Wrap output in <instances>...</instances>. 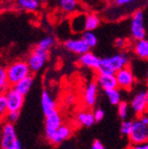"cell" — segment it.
I'll use <instances>...</instances> for the list:
<instances>
[{"label": "cell", "mask_w": 148, "mask_h": 149, "mask_svg": "<svg viewBox=\"0 0 148 149\" xmlns=\"http://www.w3.org/2000/svg\"><path fill=\"white\" fill-rule=\"evenodd\" d=\"M73 134H74V127L71 124L62 123L55 130V133L49 138L48 141L53 145H60L64 141L70 139Z\"/></svg>", "instance_id": "8fae6325"}, {"label": "cell", "mask_w": 148, "mask_h": 149, "mask_svg": "<svg viewBox=\"0 0 148 149\" xmlns=\"http://www.w3.org/2000/svg\"><path fill=\"white\" fill-rule=\"evenodd\" d=\"M4 95L7 102V108L8 111H19L21 112L23 108L25 96L16 90L13 86L8 87L4 91Z\"/></svg>", "instance_id": "30bf717a"}, {"label": "cell", "mask_w": 148, "mask_h": 149, "mask_svg": "<svg viewBox=\"0 0 148 149\" xmlns=\"http://www.w3.org/2000/svg\"><path fill=\"white\" fill-rule=\"evenodd\" d=\"M62 123L63 118L59 110H55L45 116V138L47 139V141Z\"/></svg>", "instance_id": "9c48e42d"}, {"label": "cell", "mask_w": 148, "mask_h": 149, "mask_svg": "<svg viewBox=\"0 0 148 149\" xmlns=\"http://www.w3.org/2000/svg\"><path fill=\"white\" fill-rule=\"evenodd\" d=\"M9 85L8 79H7V72H6V66H3L2 64H0V93H4Z\"/></svg>", "instance_id": "d4e9b609"}, {"label": "cell", "mask_w": 148, "mask_h": 149, "mask_svg": "<svg viewBox=\"0 0 148 149\" xmlns=\"http://www.w3.org/2000/svg\"><path fill=\"white\" fill-rule=\"evenodd\" d=\"M55 45V38L53 36H46V37H43L42 40H39L38 42L36 44V46L38 48L43 50H46V51H50L51 50L52 47Z\"/></svg>", "instance_id": "83f0119b"}, {"label": "cell", "mask_w": 148, "mask_h": 149, "mask_svg": "<svg viewBox=\"0 0 148 149\" xmlns=\"http://www.w3.org/2000/svg\"><path fill=\"white\" fill-rule=\"evenodd\" d=\"M91 149H106V148H105L104 144L101 141L95 140V141H93L92 145H91Z\"/></svg>", "instance_id": "d590c367"}, {"label": "cell", "mask_w": 148, "mask_h": 149, "mask_svg": "<svg viewBox=\"0 0 148 149\" xmlns=\"http://www.w3.org/2000/svg\"><path fill=\"white\" fill-rule=\"evenodd\" d=\"M130 149H148V141L147 142L141 143V144L131 145Z\"/></svg>", "instance_id": "e575fe53"}, {"label": "cell", "mask_w": 148, "mask_h": 149, "mask_svg": "<svg viewBox=\"0 0 148 149\" xmlns=\"http://www.w3.org/2000/svg\"><path fill=\"white\" fill-rule=\"evenodd\" d=\"M130 64V57L125 52H118L111 56L102 58L101 68L97 70V74H115L117 70L125 68Z\"/></svg>", "instance_id": "6da1fadb"}, {"label": "cell", "mask_w": 148, "mask_h": 149, "mask_svg": "<svg viewBox=\"0 0 148 149\" xmlns=\"http://www.w3.org/2000/svg\"><path fill=\"white\" fill-rule=\"evenodd\" d=\"M130 104L126 102L125 100H121L119 104L117 105V113L119 118L124 120V119H127L128 117V114H130Z\"/></svg>", "instance_id": "484cf974"}, {"label": "cell", "mask_w": 148, "mask_h": 149, "mask_svg": "<svg viewBox=\"0 0 148 149\" xmlns=\"http://www.w3.org/2000/svg\"><path fill=\"white\" fill-rule=\"evenodd\" d=\"M7 112H8V108H7V102L4 93H0V121L4 120Z\"/></svg>", "instance_id": "f546056e"}, {"label": "cell", "mask_w": 148, "mask_h": 149, "mask_svg": "<svg viewBox=\"0 0 148 149\" xmlns=\"http://www.w3.org/2000/svg\"><path fill=\"white\" fill-rule=\"evenodd\" d=\"M133 52L135 55L141 60H148V40L147 38H142V40H136L134 47H133Z\"/></svg>", "instance_id": "ac0fdd59"}, {"label": "cell", "mask_w": 148, "mask_h": 149, "mask_svg": "<svg viewBox=\"0 0 148 149\" xmlns=\"http://www.w3.org/2000/svg\"><path fill=\"white\" fill-rule=\"evenodd\" d=\"M131 145L141 144L148 141V114L138 116L134 120V126L131 135L128 136Z\"/></svg>", "instance_id": "3957f363"}, {"label": "cell", "mask_w": 148, "mask_h": 149, "mask_svg": "<svg viewBox=\"0 0 148 149\" xmlns=\"http://www.w3.org/2000/svg\"><path fill=\"white\" fill-rule=\"evenodd\" d=\"M106 93V96L109 100V102L113 106H117L119 102L122 100V95H121V91L120 89L118 88H113L109 89V90L105 91Z\"/></svg>", "instance_id": "7402d4cb"}, {"label": "cell", "mask_w": 148, "mask_h": 149, "mask_svg": "<svg viewBox=\"0 0 148 149\" xmlns=\"http://www.w3.org/2000/svg\"><path fill=\"white\" fill-rule=\"evenodd\" d=\"M147 113H148V112H147Z\"/></svg>", "instance_id": "ab89813d"}, {"label": "cell", "mask_w": 148, "mask_h": 149, "mask_svg": "<svg viewBox=\"0 0 148 149\" xmlns=\"http://www.w3.org/2000/svg\"><path fill=\"white\" fill-rule=\"evenodd\" d=\"M17 6L22 10L34 12L39 6V0H17Z\"/></svg>", "instance_id": "44dd1931"}, {"label": "cell", "mask_w": 148, "mask_h": 149, "mask_svg": "<svg viewBox=\"0 0 148 149\" xmlns=\"http://www.w3.org/2000/svg\"><path fill=\"white\" fill-rule=\"evenodd\" d=\"M85 19L86 15H78L72 19V28L75 32L85 31Z\"/></svg>", "instance_id": "603a6c76"}, {"label": "cell", "mask_w": 148, "mask_h": 149, "mask_svg": "<svg viewBox=\"0 0 148 149\" xmlns=\"http://www.w3.org/2000/svg\"><path fill=\"white\" fill-rule=\"evenodd\" d=\"M130 107L137 116L146 114L148 112V89H141L135 93Z\"/></svg>", "instance_id": "52a82bcc"}, {"label": "cell", "mask_w": 148, "mask_h": 149, "mask_svg": "<svg viewBox=\"0 0 148 149\" xmlns=\"http://www.w3.org/2000/svg\"><path fill=\"white\" fill-rule=\"evenodd\" d=\"M115 77L117 80L118 88L122 89V90H131L136 83V76L128 65L117 70L115 72Z\"/></svg>", "instance_id": "ba28073f"}, {"label": "cell", "mask_w": 148, "mask_h": 149, "mask_svg": "<svg viewBox=\"0 0 148 149\" xmlns=\"http://www.w3.org/2000/svg\"><path fill=\"white\" fill-rule=\"evenodd\" d=\"M40 106H42L43 112H44V115L50 114L53 111L57 109V102L54 100V97L52 96V94L49 92L48 90L45 89L42 92V95H40Z\"/></svg>", "instance_id": "e0dca14e"}, {"label": "cell", "mask_w": 148, "mask_h": 149, "mask_svg": "<svg viewBox=\"0 0 148 149\" xmlns=\"http://www.w3.org/2000/svg\"><path fill=\"white\" fill-rule=\"evenodd\" d=\"M64 48L71 53L77 54V55H82V54L86 53V52L90 51V47L88 46V44L82 37H78V38H70L66 40L63 42Z\"/></svg>", "instance_id": "7c38bea8"}, {"label": "cell", "mask_w": 148, "mask_h": 149, "mask_svg": "<svg viewBox=\"0 0 148 149\" xmlns=\"http://www.w3.org/2000/svg\"><path fill=\"white\" fill-rule=\"evenodd\" d=\"M33 84H34V77L32 74H29L26 78L22 79L21 81H19L18 83H16L14 85V88L16 89L18 92H20L21 94H23L24 96L27 95L30 89L32 88Z\"/></svg>", "instance_id": "d6986e66"}, {"label": "cell", "mask_w": 148, "mask_h": 149, "mask_svg": "<svg viewBox=\"0 0 148 149\" xmlns=\"http://www.w3.org/2000/svg\"><path fill=\"white\" fill-rule=\"evenodd\" d=\"M0 149H23L15 124L6 120L0 121Z\"/></svg>", "instance_id": "7a4b0ae2"}, {"label": "cell", "mask_w": 148, "mask_h": 149, "mask_svg": "<svg viewBox=\"0 0 148 149\" xmlns=\"http://www.w3.org/2000/svg\"><path fill=\"white\" fill-rule=\"evenodd\" d=\"M98 96V85L95 81L87 84L83 92V102L87 108H92L96 104Z\"/></svg>", "instance_id": "5bb4252c"}, {"label": "cell", "mask_w": 148, "mask_h": 149, "mask_svg": "<svg viewBox=\"0 0 148 149\" xmlns=\"http://www.w3.org/2000/svg\"><path fill=\"white\" fill-rule=\"evenodd\" d=\"M49 59V51L43 50L35 46L27 57V63L32 72H37L46 65Z\"/></svg>", "instance_id": "5b68a950"}, {"label": "cell", "mask_w": 148, "mask_h": 149, "mask_svg": "<svg viewBox=\"0 0 148 149\" xmlns=\"http://www.w3.org/2000/svg\"><path fill=\"white\" fill-rule=\"evenodd\" d=\"M125 45H126V40L124 38H122V37H118V38L115 40V42H114V46L119 50H122L125 47Z\"/></svg>", "instance_id": "d6a6232c"}, {"label": "cell", "mask_w": 148, "mask_h": 149, "mask_svg": "<svg viewBox=\"0 0 148 149\" xmlns=\"http://www.w3.org/2000/svg\"><path fill=\"white\" fill-rule=\"evenodd\" d=\"M7 79H8L9 85L14 86L15 84L21 81L22 79L26 78L27 76L31 74V70L28 65L27 61L19 59L10 62L6 66Z\"/></svg>", "instance_id": "277c9868"}, {"label": "cell", "mask_w": 148, "mask_h": 149, "mask_svg": "<svg viewBox=\"0 0 148 149\" xmlns=\"http://www.w3.org/2000/svg\"><path fill=\"white\" fill-rule=\"evenodd\" d=\"M145 78L148 80V68H147V70H146V72H145Z\"/></svg>", "instance_id": "74e56055"}, {"label": "cell", "mask_w": 148, "mask_h": 149, "mask_svg": "<svg viewBox=\"0 0 148 149\" xmlns=\"http://www.w3.org/2000/svg\"><path fill=\"white\" fill-rule=\"evenodd\" d=\"M113 1L117 5H119V6H123V5H127V4H131V3L135 2L136 0H113Z\"/></svg>", "instance_id": "836d02e7"}, {"label": "cell", "mask_w": 148, "mask_h": 149, "mask_svg": "<svg viewBox=\"0 0 148 149\" xmlns=\"http://www.w3.org/2000/svg\"><path fill=\"white\" fill-rule=\"evenodd\" d=\"M60 8L65 13H74L78 8V0H58Z\"/></svg>", "instance_id": "cb8c5ba5"}, {"label": "cell", "mask_w": 148, "mask_h": 149, "mask_svg": "<svg viewBox=\"0 0 148 149\" xmlns=\"http://www.w3.org/2000/svg\"><path fill=\"white\" fill-rule=\"evenodd\" d=\"M2 9H3V7H2V5H1V4H0V12H1V10H2Z\"/></svg>", "instance_id": "f35d334b"}, {"label": "cell", "mask_w": 148, "mask_h": 149, "mask_svg": "<svg viewBox=\"0 0 148 149\" xmlns=\"http://www.w3.org/2000/svg\"><path fill=\"white\" fill-rule=\"evenodd\" d=\"M93 116H94V119H95V122H100L102 121L103 119L105 118V112L103 109L101 108H97L93 111Z\"/></svg>", "instance_id": "1f68e13d"}, {"label": "cell", "mask_w": 148, "mask_h": 149, "mask_svg": "<svg viewBox=\"0 0 148 149\" xmlns=\"http://www.w3.org/2000/svg\"><path fill=\"white\" fill-rule=\"evenodd\" d=\"M95 82L97 83L98 87L102 88L104 91L109 90V89L117 88V80H116L115 74H97L95 78Z\"/></svg>", "instance_id": "9a60e30c"}, {"label": "cell", "mask_w": 148, "mask_h": 149, "mask_svg": "<svg viewBox=\"0 0 148 149\" xmlns=\"http://www.w3.org/2000/svg\"><path fill=\"white\" fill-rule=\"evenodd\" d=\"M131 35L135 40H139L145 38V20H144V13L141 9H138L133 14L131 20Z\"/></svg>", "instance_id": "8992f818"}, {"label": "cell", "mask_w": 148, "mask_h": 149, "mask_svg": "<svg viewBox=\"0 0 148 149\" xmlns=\"http://www.w3.org/2000/svg\"><path fill=\"white\" fill-rule=\"evenodd\" d=\"M75 120H76L77 125L83 126V127H90L95 123L93 112L88 109L80 110L76 114Z\"/></svg>", "instance_id": "2e32d148"}, {"label": "cell", "mask_w": 148, "mask_h": 149, "mask_svg": "<svg viewBox=\"0 0 148 149\" xmlns=\"http://www.w3.org/2000/svg\"><path fill=\"white\" fill-rule=\"evenodd\" d=\"M78 62H79V64L81 65V66H83V68L97 72V70L101 68L102 58H100L97 55H95L93 52L88 51V52H86V53L80 55Z\"/></svg>", "instance_id": "4fadbf2b"}, {"label": "cell", "mask_w": 148, "mask_h": 149, "mask_svg": "<svg viewBox=\"0 0 148 149\" xmlns=\"http://www.w3.org/2000/svg\"><path fill=\"white\" fill-rule=\"evenodd\" d=\"M133 126H134V120L131 119H124L122 120V123L120 125V133L122 136L128 137L131 135L133 130Z\"/></svg>", "instance_id": "f1b7e54d"}, {"label": "cell", "mask_w": 148, "mask_h": 149, "mask_svg": "<svg viewBox=\"0 0 148 149\" xmlns=\"http://www.w3.org/2000/svg\"><path fill=\"white\" fill-rule=\"evenodd\" d=\"M19 117H20V112L19 111H8L7 112L6 116H5L4 120L8 121L10 123L15 124L17 121L19 120Z\"/></svg>", "instance_id": "4dcf8cb0"}, {"label": "cell", "mask_w": 148, "mask_h": 149, "mask_svg": "<svg viewBox=\"0 0 148 149\" xmlns=\"http://www.w3.org/2000/svg\"><path fill=\"white\" fill-rule=\"evenodd\" d=\"M63 102H64L65 105H73L75 102V96L73 95V94H68V95L65 96Z\"/></svg>", "instance_id": "8d00e7d4"}, {"label": "cell", "mask_w": 148, "mask_h": 149, "mask_svg": "<svg viewBox=\"0 0 148 149\" xmlns=\"http://www.w3.org/2000/svg\"><path fill=\"white\" fill-rule=\"evenodd\" d=\"M101 25L100 17L95 14L86 15L85 19V31H94Z\"/></svg>", "instance_id": "ffe728a7"}, {"label": "cell", "mask_w": 148, "mask_h": 149, "mask_svg": "<svg viewBox=\"0 0 148 149\" xmlns=\"http://www.w3.org/2000/svg\"><path fill=\"white\" fill-rule=\"evenodd\" d=\"M82 38L85 40L88 44V46L90 47L91 49L95 48L98 44V40H97V36L93 33V31H84L82 33Z\"/></svg>", "instance_id": "4316f807"}]
</instances>
